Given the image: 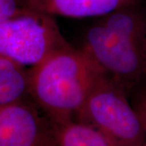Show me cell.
Here are the masks:
<instances>
[{
  "instance_id": "cell-9",
  "label": "cell",
  "mask_w": 146,
  "mask_h": 146,
  "mask_svg": "<svg viewBox=\"0 0 146 146\" xmlns=\"http://www.w3.org/2000/svg\"><path fill=\"white\" fill-rule=\"evenodd\" d=\"M25 7L23 0H0V22L21 13Z\"/></svg>"
},
{
  "instance_id": "cell-6",
  "label": "cell",
  "mask_w": 146,
  "mask_h": 146,
  "mask_svg": "<svg viewBox=\"0 0 146 146\" xmlns=\"http://www.w3.org/2000/svg\"><path fill=\"white\" fill-rule=\"evenodd\" d=\"M138 2L140 0H23L25 7L69 18H99Z\"/></svg>"
},
{
  "instance_id": "cell-5",
  "label": "cell",
  "mask_w": 146,
  "mask_h": 146,
  "mask_svg": "<svg viewBox=\"0 0 146 146\" xmlns=\"http://www.w3.org/2000/svg\"><path fill=\"white\" fill-rule=\"evenodd\" d=\"M54 125L31 99L0 106V146H54Z\"/></svg>"
},
{
  "instance_id": "cell-8",
  "label": "cell",
  "mask_w": 146,
  "mask_h": 146,
  "mask_svg": "<svg viewBox=\"0 0 146 146\" xmlns=\"http://www.w3.org/2000/svg\"><path fill=\"white\" fill-rule=\"evenodd\" d=\"M54 125V146H115L94 127L72 119Z\"/></svg>"
},
{
  "instance_id": "cell-11",
  "label": "cell",
  "mask_w": 146,
  "mask_h": 146,
  "mask_svg": "<svg viewBox=\"0 0 146 146\" xmlns=\"http://www.w3.org/2000/svg\"><path fill=\"white\" fill-rule=\"evenodd\" d=\"M140 146H146V144H145V143H144L143 145H140Z\"/></svg>"
},
{
  "instance_id": "cell-1",
  "label": "cell",
  "mask_w": 146,
  "mask_h": 146,
  "mask_svg": "<svg viewBox=\"0 0 146 146\" xmlns=\"http://www.w3.org/2000/svg\"><path fill=\"white\" fill-rule=\"evenodd\" d=\"M126 89L146 80V11L139 2L94 23L80 47Z\"/></svg>"
},
{
  "instance_id": "cell-3",
  "label": "cell",
  "mask_w": 146,
  "mask_h": 146,
  "mask_svg": "<svg viewBox=\"0 0 146 146\" xmlns=\"http://www.w3.org/2000/svg\"><path fill=\"white\" fill-rule=\"evenodd\" d=\"M74 119L94 127L115 146H140L146 131L127 98V89L102 73Z\"/></svg>"
},
{
  "instance_id": "cell-4",
  "label": "cell",
  "mask_w": 146,
  "mask_h": 146,
  "mask_svg": "<svg viewBox=\"0 0 146 146\" xmlns=\"http://www.w3.org/2000/svg\"><path fill=\"white\" fill-rule=\"evenodd\" d=\"M51 16L26 7L0 22V57L32 68L68 45Z\"/></svg>"
},
{
  "instance_id": "cell-7",
  "label": "cell",
  "mask_w": 146,
  "mask_h": 146,
  "mask_svg": "<svg viewBox=\"0 0 146 146\" xmlns=\"http://www.w3.org/2000/svg\"><path fill=\"white\" fill-rule=\"evenodd\" d=\"M29 98V68L0 57V106Z\"/></svg>"
},
{
  "instance_id": "cell-10",
  "label": "cell",
  "mask_w": 146,
  "mask_h": 146,
  "mask_svg": "<svg viewBox=\"0 0 146 146\" xmlns=\"http://www.w3.org/2000/svg\"><path fill=\"white\" fill-rule=\"evenodd\" d=\"M132 106L136 110L141 124L146 131V85L136 97L135 104Z\"/></svg>"
},
{
  "instance_id": "cell-2",
  "label": "cell",
  "mask_w": 146,
  "mask_h": 146,
  "mask_svg": "<svg viewBox=\"0 0 146 146\" xmlns=\"http://www.w3.org/2000/svg\"><path fill=\"white\" fill-rule=\"evenodd\" d=\"M103 72L69 44L29 68V98L52 124L74 119Z\"/></svg>"
}]
</instances>
